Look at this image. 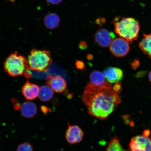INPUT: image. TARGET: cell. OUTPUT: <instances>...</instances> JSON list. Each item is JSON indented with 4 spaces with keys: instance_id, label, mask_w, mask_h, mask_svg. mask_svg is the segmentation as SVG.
<instances>
[{
    "instance_id": "6da1fadb",
    "label": "cell",
    "mask_w": 151,
    "mask_h": 151,
    "mask_svg": "<svg viewBox=\"0 0 151 151\" xmlns=\"http://www.w3.org/2000/svg\"><path fill=\"white\" fill-rule=\"evenodd\" d=\"M82 100L88 113L101 120L108 118L122 101L120 93L114 91L111 83L99 87L90 83L85 88Z\"/></svg>"
},
{
    "instance_id": "7a4b0ae2",
    "label": "cell",
    "mask_w": 151,
    "mask_h": 151,
    "mask_svg": "<svg viewBox=\"0 0 151 151\" xmlns=\"http://www.w3.org/2000/svg\"><path fill=\"white\" fill-rule=\"evenodd\" d=\"M117 35L129 43L137 40L140 29L139 21L133 18L116 17L113 21Z\"/></svg>"
},
{
    "instance_id": "3957f363",
    "label": "cell",
    "mask_w": 151,
    "mask_h": 151,
    "mask_svg": "<svg viewBox=\"0 0 151 151\" xmlns=\"http://www.w3.org/2000/svg\"><path fill=\"white\" fill-rule=\"evenodd\" d=\"M27 62V69L43 72L48 70L52 60L48 51L33 49L28 55Z\"/></svg>"
},
{
    "instance_id": "277c9868",
    "label": "cell",
    "mask_w": 151,
    "mask_h": 151,
    "mask_svg": "<svg viewBox=\"0 0 151 151\" xmlns=\"http://www.w3.org/2000/svg\"><path fill=\"white\" fill-rule=\"evenodd\" d=\"M4 67L6 72L11 76L22 75L27 69V59L15 52L6 58Z\"/></svg>"
},
{
    "instance_id": "5b68a950",
    "label": "cell",
    "mask_w": 151,
    "mask_h": 151,
    "mask_svg": "<svg viewBox=\"0 0 151 151\" xmlns=\"http://www.w3.org/2000/svg\"><path fill=\"white\" fill-rule=\"evenodd\" d=\"M129 43L122 37L113 40L109 45V50L112 54L117 57H122L127 55L130 50Z\"/></svg>"
},
{
    "instance_id": "8992f818",
    "label": "cell",
    "mask_w": 151,
    "mask_h": 151,
    "mask_svg": "<svg viewBox=\"0 0 151 151\" xmlns=\"http://www.w3.org/2000/svg\"><path fill=\"white\" fill-rule=\"evenodd\" d=\"M129 149L130 151H151V139L145 135L134 137L130 141Z\"/></svg>"
},
{
    "instance_id": "52a82bcc",
    "label": "cell",
    "mask_w": 151,
    "mask_h": 151,
    "mask_svg": "<svg viewBox=\"0 0 151 151\" xmlns=\"http://www.w3.org/2000/svg\"><path fill=\"white\" fill-rule=\"evenodd\" d=\"M114 38V34L110 32L105 28H101L98 30L94 36V39L96 43L103 48H106L109 46Z\"/></svg>"
},
{
    "instance_id": "ba28073f",
    "label": "cell",
    "mask_w": 151,
    "mask_h": 151,
    "mask_svg": "<svg viewBox=\"0 0 151 151\" xmlns=\"http://www.w3.org/2000/svg\"><path fill=\"white\" fill-rule=\"evenodd\" d=\"M46 80L47 84L54 92L61 93L67 87V83L65 79L59 76L48 75Z\"/></svg>"
},
{
    "instance_id": "9c48e42d",
    "label": "cell",
    "mask_w": 151,
    "mask_h": 151,
    "mask_svg": "<svg viewBox=\"0 0 151 151\" xmlns=\"http://www.w3.org/2000/svg\"><path fill=\"white\" fill-rule=\"evenodd\" d=\"M84 133L82 130L77 125L69 126L66 132L65 137L68 142L70 144L78 143L82 141Z\"/></svg>"
},
{
    "instance_id": "30bf717a",
    "label": "cell",
    "mask_w": 151,
    "mask_h": 151,
    "mask_svg": "<svg viewBox=\"0 0 151 151\" xmlns=\"http://www.w3.org/2000/svg\"><path fill=\"white\" fill-rule=\"evenodd\" d=\"M103 74L106 79L110 83H116L123 77V72L119 68L109 67L106 68Z\"/></svg>"
},
{
    "instance_id": "8fae6325",
    "label": "cell",
    "mask_w": 151,
    "mask_h": 151,
    "mask_svg": "<svg viewBox=\"0 0 151 151\" xmlns=\"http://www.w3.org/2000/svg\"><path fill=\"white\" fill-rule=\"evenodd\" d=\"M40 88L37 85L26 82L22 88V92L24 97L28 100L35 99L38 96Z\"/></svg>"
},
{
    "instance_id": "7c38bea8",
    "label": "cell",
    "mask_w": 151,
    "mask_h": 151,
    "mask_svg": "<svg viewBox=\"0 0 151 151\" xmlns=\"http://www.w3.org/2000/svg\"><path fill=\"white\" fill-rule=\"evenodd\" d=\"M20 109L22 116L26 118H33L37 112V105L30 101H26L22 104Z\"/></svg>"
},
{
    "instance_id": "4fadbf2b",
    "label": "cell",
    "mask_w": 151,
    "mask_h": 151,
    "mask_svg": "<svg viewBox=\"0 0 151 151\" xmlns=\"http://www.w3.org/2000/svg\"><path fill=\"white\" fill-rule=\"evenodd\" d=\"M105 78L104 76L101 72L94 71L90 75V83L99 87L104 86L110 83L108 81H106Z\"/></svg>"
},
{
    "instance_id": "5bb4252c",
    "label": "cell",
    "mask_w": 151,
    "mask_h": 151,
    "mask_svg": "<svg viewBox=\"0 0 151 151\" xmlns=\"http://www.w3.org/2000/svg\"><path fill=\"white\" fill-rule=\"evenodd\" d=\"M60 18L54 13H50L45 16L43 21L46 27L48 29L54 30L58 27L60 23Z\"/></svg>"
},
{
    "instance_id": "9a60e30c",
    "label": "cell",
    "mask_w": 151,
    "mask_h": 151,
    "mask_svg": "<svg viewBox=\"0 0 151 151\" xmlns=\"http://www.w3.org/2000/svg\"><path fill=\"white\" fill-rule=\"evenodd\" d=\"M139 48L151 59V33L143 34V37L139 43Z\"/></svg>"
},
{
    "instance_id": "2e32d148",
    "label": "cell",
    "mask_w": 151,
    "mask_h": 151,
    "mask_svg": "<svg viewBox=\"0 0 151 151\" xmlns=\"http://www.w3.org/2000/svg\"><path fill=\"white\" fill-rule=\"evenodd\" d=\"M53 95V90L48 86H43L40 88L38 97L41 101L45 102L50 101L52 99Z\"/></svg>"
},
{
    "instance_id": "e0dca14e",
    "label": "cell",
    "mask_w": 151,
    "mask_h": 151,
    "mask_svg": "<svg viewBox=\"0 0 151 151\" xmlns=\"http://www.w3.org/2000/svg\"><path fill=\"white\" fill-rule=\"evenodd\" d=\"M106 151H127L122 148L118 139L114 137L109 143Z\"/></svg>"
},
{
    "instance_id": "ac0fdd59",
    "label": "cell",
    "mask_w": 151,
    "mask_h": 151,
    "mask_svg": "<svg viewBox=\"0 0 151 151\" xmlns=\"http://www.w3.org/2000/svg\"><path fill=\"white\" fill-rule=\"evenodd\" d=\"M17 151H33V148L30 143L25 142L19 145Z\"/></svg>"
},
{
    "instance_id": "d6986e66",
    "label": "cell",
    "mask_w": 151,
    "mask_h": 151,
    "mask_svg": "<svg viewBox=\"0 0 151 151\" xmlns=\"http://www.w3.org/2000/svg\"><path fill=\"white\" fill-rule=\"evenodd\" d=\"M113 89L115 91L120 93V91L122 90L121 83L119 82L116 83L114 87H113Z\"/></svg>"
},
{
    "instance_id": "ffe728a7",
    "label": "cell",
    "mask_w": 151,
    "mask_h": 151,
    "mask_svg": "<svg viewBox=\"0 0 151 151\" xmlns=\"http://www.w3.org/2000/svg\"><path fill=\"white\" fill-rule=\"evenodd\" d=\"M76 66L77 69L80 70L84 69L85 68V65L83 62L79 61H77L76 63Z\"/></svg>"
},
{
    "instance_id": "44dd1931",
    "label": "cell",
    "mask_w": 151,
    "mask_h": 151,
    "mask_svg": "<svg viewBox=\"0 0 151 151\" xmlns=\"http://www.w3.org/2000/svg\"><path fill=\"white\" fill-rule=\"evenodd\" d=\"M47 2L52 5H58L62 2L63 0H46Z\"/></svg>"
},
{
    "instance_id": "7402d4cb",
    "label": "cell",
    "mask_w": 151,
    "mask_h": 151,
    "mask_svg": "<svg viewBox=\"0 0 151 151\" xmlns=\"http://www.w3.org/2000/svg\"><path fill=\"white\" fill-rule=\"evenodd\" d=\"M139 62L138 60H135L131 63L132 67L134 69H135L138 67L139 65Z\"/></svg>"
},
{
    "instance_id": "603a6c76",
    "label": "cell",
    "mask_w": 151,
    "mask_h": 151,
    "mask_svg": "<svg viewBox=\"0 0 151 151\" xmlns=\"http://www.w3.org/2000/svg\"><path fill=\"white\" fill-rule=\"evenodd\" d=\"M79 47L81 50H85L87 47V44L85 41H82L79 44Z\"/></svg>"
},
{
    "instance_id": "cb8c5ba5",
    "label": "cell",
    "mask_w": 151,
    "mask_h": 151,
    "mask_svg": "<svg viewBox=\"0 0 151 151\" xmlns=\"http://www.w3.org/2000/svg\"><path fill=\"white\" fill-rule=\"evenodd\" d=\"M105 20L104 18H100L96 20V23L99 25H102L105 23Z\"/></svg>"
},
{
    "instance_id": "d4e9b609",
    "label": "cell",
    "mask_w": 151,
    "mask_h": 151,
    "mask_svg": "<svg viewBox=\"0 0 151 151\" xmlns=\"http://www.w3.org/2000/svg\"><path fill=\"white\" fill-rule=\"evenodd\" d=\"M148 78L149 80L151 82V70L149 72L148 74Z\"/></svg>"
},
{
    "instance_id": "484cf974",
    "label": "cell",
    "mask_w": 151,
    "mask_h": 151,
    "mask_svg": "<svg viewBox=\"0 0 151 151\" xmlns=\"http://www.w3.org/2000/svg\"><path fill=\"white\" fill-rule=\"evenodd\" d=\"M87 58L88 60H91L92 58V56L91 54L88 55L87 56Z\"/></svg>"
}]
</instances>
